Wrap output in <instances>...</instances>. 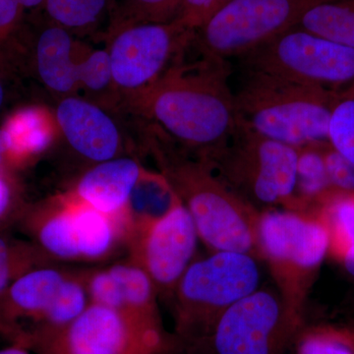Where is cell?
<instances>
[{
  "instance_id": "7a4b0ae2",
  "label": "cell",
  "mask_w": 354,
  "mask_h": 354,
  "mask_svg": "<svg viewBox=\"0 0 354 354\" xmlns=\"http://www.w3.org/2000/svg\"><path fill=\"white\" fill-rule=\"evenodd\" d=\"M142 146L164 176L211 250L250 254L259 259L261 212L235 192L205 158L183 150L164 132L144 122Z\"/></svg>"
},
{
  "instance_id": "5bb4252c",
  "label": "cell",
  "mask_w": 354,
  "mask_h": 354,
  "mask_svg": "<svg viewBox=\"0 0 354 354\" xmlns=\"http://www.w3.org/2000/svg\"><path fill=\"white\" fill-rule=\"evenodd\" d=\"M55 118L70 148L92 165L127 155L120 125L97 102L76 95L62 97Z\"/></svg>"
},
{
  "instance_id": "7402d4cb",
  "label": "cell",
  "mask_w": 354,
  "mask_h": 354,
  "mask_svg": "<svg viewBox=\"0 0 354 354\" xmlns=\"http://www.w3.org/2000/svg\"><path fill=\"white\" fill-rule=\"evenodd\" d=\"M312 212L327 227L329 255L341 262L354 250V192L333 189Z\"/></svg>"
},
{
  "instance_id": "e575fe53",
  "label": "cell",
  "mask_w": 354,
  "mask_h": 354,
  "mask_svg": "<svg viewBox=\"0 0 354 354\" xmlns=\"http://www.w3.org/2000/svg\"><path fill=\"white\" fill-rule=\"evenodd\" d=\"M19 1L24 10L30 9V10L35 11L43 9L46 0H19Z\"/></svg>"
},
{
  "instance_id": "2e32d148",
  "label": "cell",
  "mask_w": 354,
  "mask_h": 354,
  "mask_svg": "<svg viewBox=\"0 0 354 354\" xmlns=\"http://www.w3.org/2000/svg\"><path fill=\"white\" fill-rule=\"evenodd\" d=\"M35 17L32 36V66L39 82L59 99L76 95L80 90L82 39L76 38L62 26L53 22L43 10L32 11Z\"/></svg>"
},
{
  "instance_id": "4fadbf2b",
  "label": "cell",
  "mask_w": 354,
  "mask_h": 354,
  "mask_svg": "<svg viewBox=\"0 0 354 354\" xmlns=\"http://www.w3.org/2000/svg\"><path fill=\"white\" fill-rule=\"evenodd\" d=\"M198 239L194 221L179 202L167 216L133 237L128 257L148 272L158 297L171 300L184 272L194 262Z\"/></svg>"
},
{
  "instance_id": "9a60e30c",
  "label": "cell",
  "mask_w": 354,
  "mask_h": 354,
  "mask_svg": "<svg viewBox=\"0 0 354 354\" xmlns=\"http://www.w3.org/2000/svg\"><path fill=\"white\" fill-rule=\"evenodd\" d=\"M72 269L57 264L44 266L26 272L0 297V327L10 333L18 319L28 327L17 344L24 346L48 328L55 301Z\"/></svg>"
},
{
  "instance_id": "d4e9b609",
  "label": "cell",
  "mask_w": 354,
  "mask_h": 354,
  "mask_svg": "<svg viewBox=\"0 0 354 354\" xmlns=\"http://www.w3.org/2000/svg\"><path fill=\"white\" fill-rule=\"evenodd\" d=\"M55 264L36 245L15 247L0 236V297L26 272Z\"/></svg>"
},
{
  "instance_id": "8992f818",
  "label": "cell",
  "mask_w": 354,
  "mask_h": 354,
  "mask_svg": "<svg viewBox=\"0 0 354 354\" xmlns=\"http://www.w3.org/2000/svg\"><path fill=\"white\" fill-rule=\"evenodd\" d=\"M298 148L268 138L239 118L227 146L207 160L254 207L283 205L298 211Z\"/></svg>"
},
{
  "instance_id": "277c9868",
  "label": "cell",
  "mask_w": 354,
  "mask_h": 354,
  "mask_svg": "<svg viewBox=\"0 0 354 354\" xmlns=\"http://www.w3.org/2000/svg\"><path fill=\"white\" fill-rule=\"evenodd\" d=\"M260 279L258 258L250 254L216 251L194 260L171 300L172 351L204 339L228 308L259 290Z\"/></svg>"
},
{
  "instance_id": "ba28073f",
  "label": "cell",
  "mask_w": 354,
  "mask_h": 354,
  "mask_svg": "<svg viewBox=\"0 0 354 354\" xmlns=\"http://www.w3.org/2000/svg\"><path fill=\"white\" fill-rule=\"evenodd\" d=\"M35 245L57 263H95L128 245L127 220L100 213L72 199L55 197L30 220Z\"/></svg>"
},
{
  "instance_id": "6da1fadb",
  "label": "cell",
  "mask_w": 354,
  "mask_h": 354,
  "mask_svg": "<svg viewBox=\"0 0 354 354\" xmlns=\"http://www.w3.org/2000/svg\"><path fill=\"white\" fill-rule=\"evenodd\" d=\"M185 55L155 83L120 104L183 150L209 160L227 146L239 121L230 85L232 67L227 60L187 62Z\"/></svg>"
},
{
  "instance_id": "3957f363",
  "label": "cell",
  "mask_w": 354,
  "mask_h": 354,
  "mask_svg": "<svg viewBox=\"0 0 354 354\" xmlns=\"http://www.w3.org/2000/svg\"><path fill=\"white\" fill-rule=\"evenodd\" d=\"M339 93L243 70L234 91L239 118L260 134L302 148L328 143L330 113Z\"/></svg>"
},
{
  "instance_id": "d6a6232c",
  "label": "cell",
  "mask_w": 354,
  "mask_h": 354,
  "mask_svg": "<svg viewBox=\"0 0 354 354\" xmlns=\"http://www.w3.org/2000/svg\"><path fill=\"white\" fill-rule=\"evenodd\" d=\"M9 139L3 128H0V164L4 158L8 157Z\"/></svg>"
},
{
  "instance_id": "1f68e13d",
  "label": "cell",
  "mask_w": 354,
  "mask_h": 354,
  "mask_svg": "<svg viewBox=\"0 0 354 354\" xmlns=\"http://www.w3.org/2000/svg\"><path fill=\"white\" fill-rule=\"evenodd\" d=\"M339 264H342L346 274H348L349 279H351V281L354 283V250L349 252L348 255L339 262Z\"/></svg>"
},
{
  "instance_id": "4316f807",
  "label": "cell",
  "mask_w": 354,
  "mask_h": 354,
  "mask_svg": "<svg viewBox=\"0 0 354 354\" xmlns=\"http://www.w3.org/2000/svg\"><path fill=\"white\" fill-rule=\"evenodd\" d=\"M298 354H354V330L322 326L302 335Z\"/></svg>"
},
{
  "instance_id": "ffe728a7",
  "label": "cell",
  "mask_w": 354,
  "mask_h": 354,
  "mask_svg": "<svg viewBox=\"0 0 354 354\" xmlns=\"http://www.w3.org/2000/svg\"><path fill=\"white\" fill-rule=\"evenodd\" d=\"M9 139L8 157L22 158L46 150L55 139V115L41 108L22 109L3 127Z\"/></svg>"
},
{
  "instance_id": "cb8c5ba5",
  "label": "cell",
  "mask_w": 354,
  "mask_h": 354,
  "mask_svg": "<svg viewBox=\"0 0 354 354\" xmlns=\"http://www.w3.org/2000/svg\"><path fill=\"white\" fill-rule=\"evenodd\" d=\"M181 1L183 0H114L113 22L106 38L111 32L127 26L171 22L176 18Z\"/></svg>"
},
{
  "instance_id": "d6986e66",
  "label": "cell",
  "mask_w": 354,
  "mask_h": 354,
  "mask_svg": "<svg viewBox=\"0 0 354 354\" xmlns=\"http://www.w3.org/2000/svg\"><path fill=\"white\" fill-rule=\"evenodd\" d=\"M179 201L162 174L144 171L133 191L127 208L129 239L167 216Z\"/></svg>"
},
{
  "instance_id": "9c48e42d",
  "label": "cell",
  "mask_w": 354,
  "mask_h": 354,
  "mask_svg": "<svg viewBox=\"0 0 354 354\" xmlns=\"http://www.w3.org/2000/svg\"><path fill=\"white\" fill-rule=\"evenodd\" d=\"M242 70L342 92L354 86V50L295 27L237 58Z\"/></svg>"
},
{
  "instance_id": "ac0fdd59",
  "label": "cell",
  "mask_w": 354,
  "mask_h": 354,
  "mask_svg": "<svg viewBox=\"0 0 354 354\" xmlns=\"http://www.w3.org/2000/svg\"><path fill=\"white\" fill-rule=\"evenodd\" d=\"M41 10L76 38L106 41L113 22L114 0H46Z\"/></svg>"
},
{
  "instance_id": "4dcf8cb0",
  "label": "cell",
  "mask_w": 354,
  "mask_h": 354,
  "mask_svg": "<svg viewBox=\"0 0 354 354\" xmlns=\"http://www.w3.org/2000/svg\"><path fill=\"white\" fill-rule=\"evenodd\" d=\"M12 203V193L6 179L0 176V218L8 213Z\"/></svg>"
},
{
  "instance_id": "7c38bea8",
  "label": "cell",
  "mask_w": 354,
  "mask_h": 354,
  "mask_svg": "<svg viewBox=\"0 0 354 354\" xmlns=\"http://www.w3.org/2000/svg\"><path fill=\"white\" fill-rule=\"evenodd\" d=\"M193 36L174 21L127 26L109 34L106 48L118 102L164 75L185 55Z\"/></svg>"
},
{
  "instance_id": "603a6c76",
  "label": "cell",
  "mask_w": 354,
  "mask_h": 354,
  "mask_svg": "<svg viewBox=\"0 0 354 354\" xmlns=\"http://www.w3.org/2000/svg\"><path fill=\"white\" fill-rule=\"evenodd\" d=\"M354 50V0H327L311 7L297 26Z\"/></svg>"
},
{
  "instance_id": "83f0119b",
  "label": "cell",
  "mask_w": 354,
  "mask_h": 354,
  "mask_svg": "<svg viewBox=\"0 0 354 354\" xmlns=\"http://www.w3.org/2000/svg\"><path fill=\"white\" fill-rule=\"evenodd\" d=\"M232 1V0H183L174 21L185 29L195 32Z\"/></svg>"
},
{
  "instance_id": "d590c367",
  "label": "cell",
  "mask_w": 354,
  "mask_h": 354,
  "mask_svg": "<svg viewBox=\"0 0 354 354\" xmlns=\"http://www.w3.org/2000/svg\"><path fill=\"white\" fill-rule=\"evenodd\" d=\"M6 90H4L3 84L0 80V109L3 106L4 102H6Z\"/></svg>"
},
{
  "instance_id": "44dd1931",
  "label": "cell",
  "mask_w": 354,
  "mask_h": 354,
  "mask_svg": "<svg viewBox=\"0 0 354 354\" xmlns=\"http://www.w3.org/2000/svg\"><path fill=\"white\" fill-rule=\"evenodd\" d=\"M108 268L120 286L123 311L162 323L157 290L144 268L129 257Z\"/></svg>"
},
{
  "instance_id": "484cf974",
  "label": "cell",
  "mask_w": 354,
  "mask_h": 354,
  "mask_svg": "<svg viewBox=\"0 0 354 354\" xmlns=\"http://www.w3.org/2000/svg\"><path fill=\"white\" fill-rule=\"evenodd\" d=\"M328 143L354 165V86L339 93L328 127Z\"/></svg>"
},
{
  "instance_id": "8fae6325",
  "label": "cell",
  "mask_w": 354,
  "mask_h": 354,
  "mask_svg": "<svg viewBox=\"0 0 354 354\" xmlns=\"http://www.w3.org/2000/svg\"><path fill=\"white\" fill-rule=\"evenodd\" d=\"M299 326L279 292L258 290L228 308L204 339L172 354H281Z\"/></svg>"
},
{
  "instance_id": "52a82bcc",
  "label": "cell",
  "mask_w": 354,
  "mask_h": 354,
  "mask_svg": "<svg viewBox=\"0 0 354 354\" xmlns=\"http://www.w3.org/2000/svg\"><path fill=\"white\" fill-rule=\"evenodd\" d=\"M25 348L36 354H169L172 339L162 323L90 304L72 322L36 335Z\"/></svg>"
},
{
  "instance_id": "836d02e7",
  "label": "cell",
  "mask_w": 354,
  "mask_h": 354,
  "mask_svg": "<svg viewBox=\"0 0 354 354\" xmlns=\"http://www.w3.org/2000/svg\"><path fill=\"white\" fill-rule=\"evenodd\" d=\"M0 354H31V351L20 344H13L12 346L0 348Z\"/></svg>"
},
{
  "instance_id": "f1b7e54d",
  "label": "cell",
  "mask_w": 354,
  "mask_h": 354,
  "mask_svg": "<svg viewBox=\"0 0 354 354\" xmlns=\"http://www.w3.org/2000/svg\"><path fill=\"white\" fill-rule=\"evenodd\" d=\"M324 160L333 188L354 192V165L335 152L329 143L323 149Z\"/></svg>"
},
{
  "instance_id": "e0dca14e",
  "label": "cell",
  "mask_w": 354,
  "mask_h": 354,
  "mask_svg": "<svg viewBox=\"0 0 354 354\" xmlns=\"http://www.w3.org/2000/svg\"><path fill=\"white\" fill-rule=\"evenodd\" d=\"M144 171L129 155L97 162L86 169L66 195L104 215L127 221L130 198Z\"/></svg>"
},
{
  "instance_id": "30bf717a",
  "label": "cell",
  "mask_w": 354,
  "mask_h": 354,
  "mask_svg": "<svg viewBox=\"0 0 354 354\" xmlns=\"http://www.w3.org/2000/svg\"><path fill=\"white\" fill-rule=\"evenodd\" d=\"M327 0H232L194 32L189 48L209 59H237L297 27Z\"/></svg>"
},
{
  "instance_id": "f546056e",
  "label": "cell",
  "mask_w": 354,
  "mask_h": 354,
  "mask_svg": "<svg viewBox=\"0 0 354 354\" xmlns=\"http://www.w3.org/2000/svg\"><path fill=\"white\" fill-rule=\"evenodd\" d=\"M24 12L19 0H0V48L15 36Z\"/></svg>"
},
{
  "instance_id": "5b68a950",
  "label": "cell",
  "mask_w": 354,
  "mask_h": 354,
  "mask_svg": "<svg viewBox=\"0 0 354 354\" xmlns=\"http://www.w3.org/2000/svg\"><path fill=\"white\" fill-rule=\"evenodd\" d=\"M258 253L269 266L279 295L290 315L301 324L305 301L325 258L329 234L314 212L260 213Z\"/></svg>"
}]
</instances>
